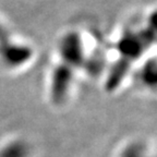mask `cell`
<instances>
[{"label": "cell", "instance_id": "cell-1", "mask_svg": "<svg viewBox=\"0 0 157 157\" xmlns=\"http://www.w3.org/2000/svg\"><path fill=\"white\" fill-rule=\"evenodd\" d=\"M156 75V61L155 56L153 55L152 59H148V61H140V71L137 76L140 78H136L135 81L139 83L140 87L144 88V91H148L152 88V91L155 92V85L156 81L151 80L150 75Z\"/></svg>", "mask_w": 157, "mask_h": 157}]
</instances>
